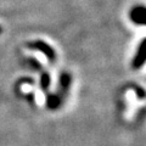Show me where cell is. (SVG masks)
I'll use <instances>...</instances> for the list:
<instances>
[{
	"instance_id": "obj_1",
	"label": "cell",
	"mask_w": 146,
	"mask_h": 146,
	"mask_svg": "<svg viewBox=\"0 0 146 146\" xmlns=\"http://www.w3.org/2000/svg\"><path fill=\"white\" fill-rule=\"evenodd\" d=\"M131 20L139 25H143L145 22V9L144 6L134 7L131 11Z\"/></svg>"
},
{
	"instance_id": "obj_2",
	"label": "cell",
	"mask_w": 146,
	"mask_h": 146,
	"mask_svg": "<svg viewBox=\"0 0 146 146\" xmlns=\"http://www.w3.org/2000/svg\"><path fill=\"white\" fill-rule=\"evenodd\" d=\"M144 61H145V48H144V42H143L140 45V48H139V55L134 60V67L141 66L144 63Z\"/></svg>"
}]
</instances>
